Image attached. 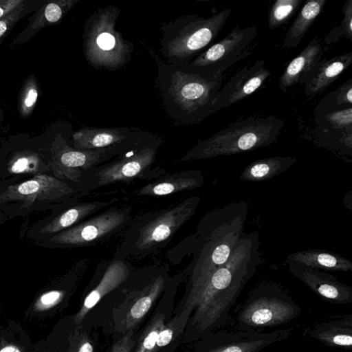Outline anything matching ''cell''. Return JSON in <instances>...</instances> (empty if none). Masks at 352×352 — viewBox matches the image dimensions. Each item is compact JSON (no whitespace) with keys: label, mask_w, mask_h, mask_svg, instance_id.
<instances>
[{"label":"cell","mask_w":352,"mask_h":352,"mask_svg":"<svg viewBox=\"0 0 352 352\" xmlns=\"http://www.w3.org/2000/svg\"><path fill=\"white\" fill-rule=\"evenodd\" d=\"M259 234L243 232L229 258L204 280L190 287L183 309L192 317V339L216 331L228 320L230 311L261 263Z\"/></svg>","instance_id":"6da1fadb"},{"label":"cell","mask_w":352,"mask_h":352,"mask_svg":"<svg viewBox=\"0 0 352 352\" xmlns=\"http://www.w3.org/2000/svg\"><path fill=\"white\" fill-rule=\"evenodd\" d=\"M150 55L157 67L156 85L162 107L175 122L191 125L212 114L223 75L208 78L166 63L153 49Z\"/></svg>","instance_id":"7a4b0ae2"},{"label":"cell","mask_w":352,"mask_h":352,"mask_svg":"<svg viewBox=\"0 0 352 352\" xmlns=\"http://www.w3.org/2000/svg\"><path fill=\"white\" fill-rule=\"evenodd\" d=\"M246 201H234L206 214L199 229L198 253L191 276V287L204 280L229 258L244 232L248 214Z\"/></svg>","instance_id":"3957f363"},{"label":"cell","mask_w":352,"mask_h":352,"mask_svg":"<svg viewBox=\"0 0 352 352\" xmlns=\"http://www.w3.org/2000/svg\"><path fill=\"white\" fill-rule=\"evenodd\" d=\"M283 126V120L274 116L237 120L199 142L180 161L234 155L271 145L277 141Z\"/></svg>","instance_id":"277c9868"},{"label":"cell","mask_w":352,"mask_h":352,"mask_svg":"<svg viewBox=\"0 0 352 352\" xmlns=\"http://www.w3.org/2000/svg\"><path fill=\"white\" fill-rule=\"evenodd\" d=\"M232 9L205 18L198 14L179 16L160 28V52L168 64L182 67L199 56L216 38Z\"/></svg>","instance_id":"5b68a950"},{"label":"cell","mask_w":352,"mask_h":352,"mask_svg":"<svg viewBox=\"0 0 352 352\" xmlns=\"http://www.w3.org/2000/svg\"><path fill=\"white\" fill-rule=\"evenodd\" d=\"M120 9L116 6L98 8L88 18L83 32V51L89 65L115 72L124 67L134 50L133 43L116 30Z\"/></svg>","instance_id":"8992f818"},{"label":"cell","mask_w":352,"mask_h":352,"mask_svg":"<svg viewBox=\"0 0 352 352\" xmlns=\"http://www.w3.org/2000/svg\"><path fill=\"white\" fill-rule=\"evenodd\" d=\"M302 311L280 285L263 282L256 285L235 312L239 330L258 331L286 324Z\"/></svg>","instance_id":"52a82bcc"},{"label":"cell","mask_w":352,"mask_h":352,"mask_svg":"<svg viewBox=\"0 0 352 352\" xmlns=\"http://www.w3.org/2000/svg\"><path fill=\"white\" fill-rule=\"evenodd\" d=\"M257 32L256 26L241 28L236 25L189 63L177 67L208 78L223 75L226 69L250 54L248 48Z\"/></svg>","instance_id":"ba28073f"},{"label":"cell","mask_w":352,"mask_h":352,"mask_svg":"<svg viewBox=\"0 0 352 352\" xmlns=\"http://www.w3.org/2000/svg\"><path fill=\"white\" fill-rule=\"evenodd\" d=\"M292 332L291 329L272 332L214 331L202 337L203 344L198 352H261L272 344L288 339Z\"/></svg>","instance_id":"9c48e42d"},{"label":"cell","mask_w":352,"mask_h":352,"mask_svg":"<svg viewBox=\"0 0 352 352\" xmlns=\"http://www.w3.org/2000/svg\"><path fill=\"white\" fill-rule=\"evenodd\" d=\"M160 144V140L155 137L127 150L99 172L98 184L104 185L137 177L153 162Z\"/></svg>","instance_id":"30bf717a"},{"label":"cell","mask_w":352,"mask_h":352,"mask_svg":"<svg viewBox=\"0 0 352 352\" xmlns=\"http://www.w3.org/2000/svg\"><path fill=\"white\" fill-rule=\"evenodd\" d=\"M271 75L264 60L245 66L221 87L212 104V113L245 99L258 89Z\"/></svg>","instance_id":"8fae6325"},{"label":"cell","mask_w":352,"mask_h":352,"mask_svg":"<svg viewBox=\"0 0 352 352\" xmlns=\"http://www.w3.org/2000/svg\"><path fill=\"white\" fill-rule=\"evenodd\" d=\"M138 128L86 126L73 135L74 146L81 150H96L122 144H138L155 137Z\"/></svg>","instance_id":"7c38bea8"},{"label":"cell","mask_w":352,"mask_h":352,"mask_svg":"<svg viewBox=\"0 0 352 352\" xmlns=\"http://www.w3.org/2000/svg\"><path fill=\"white\" fill-rule=\"evenodd\" d=\"M290 272L324 300L335 304L352 302V287L328 273L298 263H287Z\"/></svg>","instance_id":"4fadbf2b"},{"label":"cell","mask_w":352,"mask_h":352,"mask_svg":"<svg viewBox=\"0 0 352 352\" xmlns=\"http://www.w3.org/2000/svg\"><path fill=\"white\" fill-rule=\"evenodd\" d=\"M199 202V197H192L149 223L138 239L140 248H148L167 239L195 212Z\"/></svg>","instance_id":"5bb4252c"},{"label":"cell","mask_w":352,"mask_h":352,"mask_svg":"<svg viewBox=\"0 0 352 352\" xmlns=\"http://www.w3.org/2000/svg\"><path fill=\"white\" fill-rule=\"evenodd\" d=\"M164 286V280L159 277L144 288L139 294L126 299L118 309L115 324L117 331L125 334L138 325L148 313Z\"/></svg>","instance_id":"9a60e30c"},{"label":"cell","mask_w":352,"mask_h":352,"mask_svg":"<svg viewBox=\"0 0 352 352\" xmlns=\"http://www.w3.org/2000/svg\"><path fill=\"white\" fill-rule=\"evenodd\" d=\"M303 334L323 344L352 349V314L336 316L306 329Z\"/></svg>","instance_id":"2e32d148"},{"label":"cell","mask_w":352,"mask_h":352,"mask_svg":"<svg viewBox=\"0 0 352 352\" xmlns=\"http://www.w3.org/2000/svg\"><path fill=\"white\" fill-rule=\"evenodd\" d=\"M323 53L320 41L316 36L307 46L287 65L280 77L279 89L285 93L291 86L304 84L313 68L321 60Z\"/></svg>","instance_id":"e0dca14e"},{"label":"cell","mask_w":352,"mask_h":352,"mask_svg":"<svg viewBox=\"0 0 352 352\" xmlns=\"http://www.w3.org/2000/svg\"><path fill=\"white\" fill-rule=\"evenodd\" d=\"M352 63V52L320 60L305 80V93L313 96L322 93Z\"/></svg>","instance_id":"ac0fdd59"},{"label":"cell","mask_w":352,"mask_h":352,"mask_svg":"<svg viewBox=\"0 0 352 352\" xmlns=\"http://www.w3.org/2000/svg\"><path fill=\"white\" fill-rule=\"evenodd\" d=\"M124 219V212L120 211L98 215L75 228L69 234V241L85 243L98 239L118 228Z\"/></svg>","instance_id":"d6986e66"},{"label":"cell","mask_w":352,"mask_h":352,"mask_svg":"<svg viewBox=\"0 0 352 352\" xmlns=\"http://www.w3.org/2000/svg\"><path fill=\"white\" fill-rule=\"evenodd\" d=\"M285 263H298L318 270L343 272L352 270V262L349 259L322 250H306L289 254Z\"/></svg>","instance_id":"ffe728a7"},{"label":"cell","mask_w":352,"mask_h":352,"mask_svg":"<svg viewBox=\"0 0 352 352\" xmlns=\"http://www.w3.org/2000/svg\"><path fill=\"white\" fill-rule=\"evenodd\" d=\"M129 270L122 262H115L109 265L99 284L87 296L75 320L79 323L85 315L107 293L120 285L127 277Z\"/></svg>","instance_id":"44dd1931"},{"label":"cell","mask_w":352,"mask_h":352,"mask_svg":"<svg viewBox=\"0 0 352 352\" xmlns=\"http://www.w3.org/2000/svg\"><path fill=\"white\" fill-rule=\"evenodd\" d=\"M297 161L292 156H276L254 161L247 165L240 175V179L247 182H263L283 173Z\"/></svg>","instance_id":"7402d4cb"},{"label":"cell","mask_w":352,"mask_h":352,"mask_svg":"<svg viewBox=\"0 0 352 352\" xmlns=\"http://www.w3.org/2000/svg\"><path fill=\"white\" fill-rule=\"evenodd\" d=\"M204 184V177L201 171L193 170L163 179L162 181L149 184L138 190L143 195L162 196L184 190H191Z\"/></svg>","instance_id":"603a6c76"},{"label":"cell","mask_w":352,"mask_h":352,"mask_svg":"<svg viewBox=\"0 0 352 352\" xmlns=\"http://www.w3.org/2000/svg\"><path fill=\"white\" fill-rule=\"evenodd\" d=\"M326 0H310L305 2L288 30L283 46L287 49L296 47L309 28L321 14Z\"/></svg>","instance_id":"cb8c5ba5"},{"label":"cell","mask_w":352,"mask_h":352,"mask_svg":"<svg viewBox=\"0 0 352 352\" xmlns=\"http://www.w3.org/2000/svg\"><path fill=\"white\" fill-rule=\"evenodd\" d=\"M352 78L324 97L315 109V114H323L352 107Z\"/></svg>","instance_id":"d4e9b609"},{"label":"cell","mask_w":352,"mask_h":352,"mask_svg":"<svg viewBox=\"0 0 352 352\" xmlns=\"http://www.w3.org/2000/svg\"><path fill=\"white\" fill-rule=\"evenodd\" d=\"M165 316L157 313L140 336L135 352H156V344L160 331L165 327Z\"/></svg>","instance_id":"484cf974"},{"label":"cell","mask_w":352,"mask_h":352,"mask_svg":"<svg viewBox=\"0 0 352 352\" xmlns=\"http://www.w3.org/2000/svg\"><path fill=\"white\" fill-rule=\"evenodd\" d=\"M302 3V0H277L268 15V27L274 30L287 23Z\"/></svg>","instance_id":"4316f807"},{"label":"cell","mask_w":352,"mask_h":352,"mask_svg":"<svg viewBox=\"0 0 352 352\" xmlns=\"http://www.w3.org/2000/svg\"><path fill=\"white\" fill-rule=\"evenodd\" d=\"M320 128L335 130H352V107L323 114L316 115Z\"/></svg>","instance_id":"83f0119b"},{"label":"cell","mask_w":352,"mask_h":352,"mask_svg":"<svg viewBox=\"0 0 352 352\" xmlns=\"http://www.w3.org/2000/svg\"><path fill=\"white\" fill-rule=\"evenodd\" d=\"M342 14L341 24L332 28L327 36V44L337 43L342 36L352 40V0H348L344 3Z\"/></svg>","instance_id":"f1b7e54d"},{"label":"cell","mask_w":352,"mask_h":352,"mask_svg":"<svg viewBox=\"0 0 352 352\" xmlns=\"http://www.w3.org/2000/svg\"><path fill=\"white\" fill-rule=\"evenodd\" d=\"M190 316V311L183 309L182 314L174 318L169 324L160 331L157 344V350L168 344L175 336L178 335L184 329Z\"/></svg>","instance_id":"f546056e"},{"label":"cell","mask_w":352,"mask_h":352,"mask_svg":"<svg viewBox=\"0 0 352 352\" xmlns=\"http://www.w3.org/2000/svg\"><path fill=\"white\" fill-rule=\"evenodd\" d=\"M79 0H60L50 2L45 8L43 16L48 23H56Z\"/></svg>","instance_id":"4dcf8cb0"},{"label":"cell","mask_w":352,"mask_h":352,"mask_svg":"<svg viewBox=\"0 0 352 352\" xmlns=\"http://www.w3.org/2000/svg\"><path fill=\"white\" fill-rule=\"evenodd\" d=\"M107 203H88L78 208H71L63 213L58 220L59 226L67 228L75 223L79 218L89 214Z\"/></svg>","instance_id":"1f68e13d"},{"label":"cell","mask_w":352,"mask_h":352,"mask_svg":"<svg viewBox=\"0 0 352 352\" xmlns=\"http://www.w3.org/2000/svg\"><path fill=\"white\" fill-rule=\"evenodd\" d=\"M25 12L24 3L0 19V39L3 38L23 17Z\"/></svg>","instance_id":"d6a6232c"},{"label":"cell","mask_w":352,"mask_h":352,"mask_svg":"<svg viewBox=\"0 0 352 352\" xmlns=\"http://www.w3.org/2000/svg\"><path fill=\"white\" fill-rule=\"evenodd\" d=\"M133 330L125 333L124 336L112 347V352H131L134 345V340L132 338Z\"/></svg>","instance_id":"836d02e7"},{"label":"cell","mask_w":352,"mask_h":352,"mask_svg":"<svg viewBox=\"0 0 352 352\" xmlns=\"http://www.w3.org/2000/svg\"><path fill=\"white\" fill-rule=\"evenodd\" d=\"M72 352H93V346L85 333H79Z\"/></svg>","instance_id":"e575fe53"},{"label":"cell","mask_w":352,"mask_h":352,"mask_svg":"<svg viewBox=\"0 0 352 352\" xmlns=\"http://www.w3.org/2000/svg\"><path fill=\"white\" fill-rule=\"evenodd\" d=\"M38 98V91L36 88L34 87H30L25 94L22 109L24 113H28V111H31L34 107Z\"/></svg>","instance_id":"d590c367"},{"label":"cell","mask_w":352,"mask_h":352,"mask_svg":"<svg viewBox=\"0 0 352 352\" xmlns=\"http://www.w3.org/2000/svg\"><path fill=\"white\" fill-rule=\"evenodd\" d=\"M25 2L23 0H1L0 2V19L8 14Z\"/></svg>","instance_id":"8d00e7d4"},{"label":"cell","mask_w":352,"mask_h":352,"mask_svg":"<svg viewBox=\"0 0 352 352\" xmlns=\"http://www.w3.org/2000/svg\"><path fill=\"white\" fill-rule=\"evenodd\" d=\"M39 189V184L35 180H30L21 184L18 187V191L23 195L34 193Z\"/></svg>","instance_id":"74e56055"},{"label":"cell","mask_w":352,"mask_h":352,"mask_svg":"<svg viewBox=\"0 0 352 352\" xmlns=\"http://www.w3.org/2000/svg\"><path fill=\"white\" fill-rule=\"evenodd\" d=\"M61 296L58 291H52L43 294L41 298V302L43 305L50 306L54 304Z\"/></svg>","instance_id":"f35d334b"},{"label":"cell","mask_w":352,"mask_h":352,"mask_svg":"<svg viewBox=\"0 0 352 352\" xmlns=\"http://www.w3.org/2000/svg\"><path fill=\"white\" fill-rule=\"evenodd\" d=\"M29 160L26 157H21L16 160L12 166V171L15 173L23 172L28 166Z\"/></svg>","instance_id":"ab89813d"},{"label":"cell","mask_w":352,"mask_h":352,"mask_svg":"<svg viewBox=\"0 0 352 352\" xmlns=\"http://www.w3.org/2000/svg\"><path fill=\"white\" fill-rule=\"evenodd\" d=\"M0 352H21L19 349L14 346H7L0 350Z\"/></svg>","instance_id":"60d3db41"},{"label":"cell","mask_w":352,"mask_h":352,"mask_svg":"<svg viewBox=\"0 0 352 352\" xmlns=\"http://www.w3.org/2000/svg\"><path fill=\"white\" fill-rule=\"evenodd\" d=\"M1 1V0H0V2Z\"/></svg>","instance_id":"b9f144b4"}]
</instances>
